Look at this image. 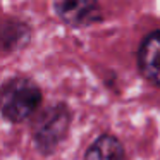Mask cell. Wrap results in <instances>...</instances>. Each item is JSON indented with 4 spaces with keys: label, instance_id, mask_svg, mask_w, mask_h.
Listing matches in <instances>:
<instances>
[{
    "label": "cell",
    "instance_id": "3957f363",
    "mask_svg": "<svg viewBox=\"0 0 160 160\" xmlns=\"http://www.w3.org/2000/svg\"><path fill=\"white\" fill-rule=\"evenodd\" d=\"M53 9L64 22L84 26L100 19L97 0H53Z\"/></svg>",
    "mask_w": 160,
    "mask_h": 160
},
{
    "label": "cell",
    "instance_id": "277c9868",
    "mask_svg": "<svg viewBox=\"0 0 160 160\" xmlns=\"http://www.w3.org/2000/svg\"><path fill=\"white\" fill-rule=\"evenodd\" d=\"M139 69L146 79L160 86V31L143 42L139 48Z\"/></svg>",
    "mask_w": 160,
    "mask_h": 160
},
{
    "label": "cell",
    "instance_id": "5b68a950",
    "mask_svg": "<svg viewBox=\"0 0 160 160\" xmlns=\"http://www.w3.org/2000/svg\"><path fill=\"white\" fill-rule=\"evenodd\" d=\"M122 157H124L122 145L114 136L105 134L90 146L84 160H122Z\"/></svg>",
    "mask_w": 160,
    "mask_h": 160
},
{
    "label": "cell",
    "instance_id": "6da1fadb",
    "mask_svg": "<svg viewBox=\"0 0 160 160\" xmlns=\"http://www.w3.org/2000/svg\"><path fill=\"white\" fill-rule=\"evenodd\" d=\"M42 103V91L28 78H14L0 88V112L12 122L31 117Z\"/></svg>",
    "mask_w": 160,
    "mask_h": 160
},
{
    "label": "cell",
    "instance_id": "7a4b0ae2",
    "mask_svg": "<svg viewBox=\"0 0 160 160\" xmlns=\"http://www.w3.org/2000/svg\"><path fill=\"white\" fill-rule=\"evenodd\" d=\"M69 128V112L64 105H55L36 117L33 124V136L43 152H52L64 139Z\"/></svg>",
    "mask_w": 160,
    "mask_h": 160
}]
</instances>
